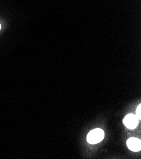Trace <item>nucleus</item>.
<instances>
[{
	"mask_svg": "<svg viewBox=\"0 0 141 159\" xmlns=\"http://www.w3.org/2000/svg\"><path fill=\"white\" fill-rule=\"evenodd\" d=\"M104 137V133L101 129H95L89 132L87 136V140L90 144H97L101 142Z\"/></svg>",
	"mask_w": 141,
	"mask_h": 159,
	"instance_id": "obj_1",
	"label": "nucleus"
},
{
	"mask_svg": "<svg viewBox=\"0 0 141 159\" xmlns=\"http://www.w3.org/2000/svg\"><path fill=\"white\" fill-rule=\"evenodd\" d=\"M123 124L127 128L135 129L139 124V119L134 114H129L123 119Z\"/></svg>",
	"mask_w": 141,
	"mask_h": 159,
	"instance_id": "obj_2",
	"label": "nucleus"
},
{
	"mask_svg": "<svg viewBox=\"0 0 141 159\" xmlns=\"http://www.w3.org/2000/svg\"><path fill=\"white\" fill-rule=\"evenodd\" d=\"M127 145L128 148L133 151L137 152L141 149V141L136 138H130L127 140Z\"/></svg>",
	"mask_w": 141,
	"mask_h": 159,
	"instance_id": "obj_3",
	"label": "nucleus"
},
{
	"mask_svg": "<svg viewBox=\"0 0 141 159\" xmlns=\"http://www.w3.org/2000/svg\"><path fill=\"white\" fill-rule=\"evenodd\" d=\"M140 111H141V105H139L136 110V116L137 117V118L139 119H141V113H140Z\"/></svg>",
	"mask_w": 141,
	"mask_h": 159,
	"instance_id": "obj_4",
	"label": "nucleus"
},
{
	"mask_svg": "<svg viewBox=\"0 0 141 159\" xmlns=\"http://www.w3.org/2000/svg\"><path fill=\"white\" fill-rule=\"evenodd\" d=\"M0 29H1V24H0Z\"/></svg>",
	"mask_w": 141,
	"mask_h": 159,
	"instance_id": "obj_5",
	"label": "nucleus"
}]
</instances>
